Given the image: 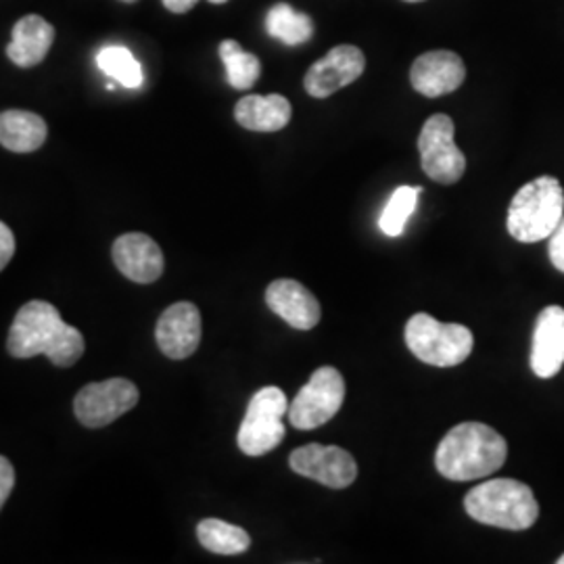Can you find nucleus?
<instances>
[{
  "instance_id": "obj_15",
  "label": "nucleus",
  "mask_w": 564,
  "mask_h": 564,
  "mask_svg": "<svg viewBox=\"0 0 564 564\" xmlns=\"http://www.w3.org/2000/svg\"><path fill=\"white\" fill-rule=\"evenodd\" d=\"M268 307L281 316L282 321L293 328L310 330L323 318L321 302L305 289L302 282L281 279L265 289Z\"/></svg>"
},
{
  "instance_id": "obj_16",
  "label": "nucleus",
  "mask_w": 564,
  "mask_h": 564,
  "mask_svg": "<svg viewBox=\"0 0 564 564\" xmlns=\"http://www.w3.org/2000/svg\"><path fill=\"white\" fill-rule=\"evenodd\" d=\"M113 262L126 279L139 284H151L163 274L162 249L142 232H128L116 239Z\"/></svg>"
},
{
  "instance_id": "obj_6",
  "label": "nucleus",
  "mask_w": 564,
  "mask_h": 564,
  "mask_svg": "<svg viewBox=\"0 0 564 564\" xmlns=\"http://www.w3.org/2000/svg\"><path fill=\"white\" fill-rule=\"evenodd\" d=\"M284 414H289L286 395L279 387H262L247 405V414L242 419L237 444L245 456L258 458L284 440Z\"/></svg>"
},
{
  "instance_id": "obj_12",
  "label": "nucleus",
  "mask_w": 564,
  "mask_h": 564,
  "mask_svg": "<svg viewBox=\"0 0 564 564\" xmlns=\"http://www.w3.org/2000/svg\"><path fill=\"white\" fill-rule=\"evenodd\" d=\"M155 339L163 356H167L170 360L191 358L202 343L199 307L191 302L170 305L158 321Z\"/></svg>"
},
{
  "instance_id": "obj_3",
  "label": "nucleus",
  "mask_w": 564,
  "mask_h": 564,
  "mask_svg": "<svg viewBox=\"0 0 564 564\" xmlns=\"http://www.w3.org/2000/svg\"><path fill=\"white\" fill-rule=\"evenodd\" d=\"M464 510L477 523L524 531L538 521L540 505L529 485L514 479H491L470 489Z\"/></svg>"
},
{
  "instance_id": "obj_24",
  "label": "nucleus",
  "mask_w": 564,
  "mask_h": 564,
  "mask_svg": "<svg viewBox=\"0 0 564 564\" xmlns=\"http://www.w3.org/2000/svg\"><path fill=\"white\" fill-rule=\"evenodd\" d=\"M423 193L421 186H398L391 195V199L387 202V207L381 214L379 226L387 237H400L405 228V223L410 220V216L416 209L419 195Z\"/></svg>"
},
{
  "instance_id": "obj_31",
  "label": "nucleus",
  "mask_w": 564,
  "mask_h": 564,
  "mask_svg": "<svg viewBox=\"0 0 564 564\" xmlns=\"http://www.w3.org/2000/svg\"><path fill=\"white\" fill-rule=\"evenodd\" d=\"M405 2H423V0H405Z\"/></svg>"
},
{
  "instance_id": "obj_10",
  "label": "nucleus",
  "mask_w": 564,
  "mask_h": 564,
  "mask_svg": "<svg viewBox=\"0 0 564 564\" xmlns=\"http://www.w3.org/2000/svg\"><path fill=\"white\" fill-rule=\"evenodd\" d=\"M289 466L293 473L330 489H345L358 479V464L339 445L310 444L297 447L289 456Z\"/></svg>"
},
{
  "instance_id": "obj_32",
  "label": "nucleus",
  "mask_w": 564,
  "mask_h": 564,
  "mask_svg": "<svg viewBox=\"0 0 564 564\" xmlns=\"http://www.w3.org/2000/svg\"><path fill=\"white\" fill-rule=\"evenodd\" d=\"M123 2H134V0H123Z\"/></svg>"
},
{
  "instance_id": "obj_29",
  "label": "nucleus",
  "mask_w": 564,
  "mask_h": 564,
  "mask_svg": "<svg viewBox=\"0 0 564 564\" xmlns=\"http://www.w3.org/2000/svg\"><path fill=\"white\" fill-rule=\"evenodd\" d=\"M209 2H214V4H224V2H228V0H209Z\"/></svg>"
},
{
  "instance_id": "obj_20",
  "label": "nucleus",
  "mask_w": 564,
  "mask_h": 564,
  "mask_svg": "<svg viewBox=\"0 0 564 564\" xmlns=\"http://www.w3.org/2000/svg\"><path fill=\"white\" fill-rule=\"evenodd\" d=\"M265 30L272 39L281 41L286 46H300L312 41L314 21L310 15L295 11L291 4L279 2L268 11Z\"/></svg>"
},
{
  "instance_id": "obj_22",
  "label": "nucleus",
  "mask_w": 564,
  "mask_h": 564,
  "mask_svg": "<svg viewBox=\"0 0 564 564\" xmlns=\"http://www.w3.org/2000/svg\"><path fill=\"white\" fill-rule=\"evenodd\" d=\"M218 53H220V59L224 61V67H226V80L232 88L247 90L260 78L262 63L256 55L242 51L239 42L224 41Z\"/></svg>"
},
{
  "instance_id": "obj_19",
  "label": "nucleus",
  "mask_w": 564,
  "mask_h": 564,
  "mask_svg": "<svg viewBox=\"0 0 564 564\" xmlns=\"http://www.w3.org/2000/svg\"><path fill=\"white\" fill-rule=\"evenodd\" d=\"M48 128L32 111L11 109L0 113V144L13 153L39 151L46 141Z\"/></svg>"
},
{
  "instance_id": "obj_21",
  "label": "nucleus",
  "mask_w": 564,
  "mask_h": 564,
  "mask_svg": "<svg viewBox=\"0 0 564 564\" xmlns=\"http://www.w3.org/2000/svg\"><path fill=\"white\" fill-rule=\"evenodd\" d=\"M197 538L205 550L223 556H237L251 545V538L245 529L220 519H205L197 524Z\"/></svg>"
},
{
  "instance_id": "obj_17",
  "label": "nucleus",
  "mask_w": 564,
  "mask_h": 564,
  "mask_svg": "<svg viewBox=\"0 0 564 564\" xmlns=\"http://www.w3.org/2000/svg\"><path fill=\"white\" fill-rule=\"evenodd\" d=\"M55 41V28L41 15L21 18L7 46V55L18 67H34L48 55Z\"/></svg>"
},
{
  "instance_id": "obj_23",
  "label": "nucleus",
  "mask_w": 564,
  "mask_h": 564,
  "mask_svg": "<svg viewBox=\"0 0 564 564\" xmlns=\"http://www.w3.org/2000/svg\"><path fill=\"white\" fill-rule=\"evenodd\" d=\"M97 65L105 76L120 82L126 88H141L144 80L141 63L126 46H105L97 55Z\"/></svg>"
},
{
  "instance_id": "obj_25",
  "label": "nucleus",
  "mask_w": 564,
  "mask_h": 564,
  "mask_svg": "<svg viewBox=\"0 0 564 564\" xmlns=\"http://www.w3.org/2000/svg\"><path fill=\"white\" fill-rule=\"evenodd\" d=\"M550 262L554 263L556 270L564 272V216L558 226L554 228V232L550 235Z\"/></svg>"
},
{
  "instance_id": "obj_13",
  "label": "nucleus",
  "mask_w": 564,
  "mask_h": 564,
  "mask_svg": "<svg viewBox=\"0 0 564 564\" xmlns=\"http://www.w3.org/2000/svg\"><path fill=\"white\" fill-rule=\"evenodd\" d=\"M466 78L464 61L452 51H429L414 61L410 82L416 93L437 99L458 90Z\"/></svg>"
},
{
  "instance_id": "obj_7",
  "label": "nucleus",
  "mask_w": 564,
  "mask_h": 564,
  "mask_svg": "<svg viewBox=\"0 0 564 564\" xmlns=\"http://www.w3.org/2000/svg\"><path fill=\"white\" fill-rule=\"evenodd\" d=\"M345 381L333 366L314 370L312 379L303 384L297 398L289 403V421L295 429L312 431L328 423L341 410Z\"/></svg>"
},
{
  "instance_id": "obj_30",
  "label": "nucleus",
  "mask_w": 564,
  "mask_h": 564,
  "mask_svg": "<svg viewBox=\"0 0 564 564\" xmlns=\"http://www.w3.org/2000/svg\"><path fill=\"white\" fill-rule=\"evenodd\" d=\"M558 564H564V554L561 556V558H558Z\"/></svg>"
},
{
  "instance_id": "obj_28",
  "label": "nucleus",
  "mask_w": 564,
  "mask_h": 564,
  "mask_svg": "<svg viewBox=\"0 0 564 564\" xmlns=\"http://www.w3.org/2000/svg\"><path fill=\"white\" fill-rule=\"evenodd\" d=\"M199 0H163V7L172 13H186L191 11Z\"/></svg>"
},
{
  "instance_id": "obj_11",
  "label": "nucleus",
  "mask_w": 564,
  "mask_h": 564,
  "mask_svg": "<svg viewBox=\"0 0 564 564\" xmlns=\"http://www.w3.org/2000/svg\"><path fill=\"white\" fill-rule=\"evenodd\" d=\"M366 57L358 46L341 44L326 53V57L316 61L305 74L303 86L310 97L326 99L347 84L358 80L364 74Z\"/></svg>"
},
{
  "instance_id": "obj_8",
  "label": "nucleus",
  "mask_w": 564,
  "mask_h": 564,
  "mask_svg": "<svg viewBox=\"0 0 564 564\" xmlns=\"http://www.w3.org/2000/svg\"><path fill=\"white\" fill-rule=\"evenodd\" d=\"M456 126L449 116L435 113L424 121L419 151L424 174L440 184H456L464 176L466 158L454 141Z\"/></svg>"
},
{
  "instance_id": "obj_5",
  "label": "nucleus",
  "mask_w": 564,
  "mask_h": 564,
  "mask_svg": "<svg viewBox=\"0 0 564 564\" xmlns=\"http://www.w3.org/2000/svg\"><path fill=\"white\" fill-rule=\"evenodd\" d=\"M405 345L421 362L452 368L473 354L475 337L463 324L440 323L421 312L405 324Z\"/></svg>"
},
{
  "instance_id": "obj_9",
  "label": "nucleus",
  "mask_w": 564,
  "mask_h": 564,
  "mask_svg": "<svg viewBox=\"0 0 564 564\" xmlns=\"http://www.w3.org/2000/svg\"><path fill=\"white\" fill-rule=\"evenodd\" d=\"M139 403V389L128 379H109L82 387L74 400L76 419L88 429L116 423Z\"/></svg>"
},
{
  "instance_id": "obj_26",
  "label": "nucleus",
  "mask_w": 564,
  "mask_h": 564,
  "mask_svg": "<svg viewBox=\"0 0 564 564\" xmlns=\"http://www.w3.org/2000/svg\"><path fill=\"white\" fill-rule=\"evenodd\" d=\"M13 487H15L13 464L9 463L4 456H0V510H2L4 502L9 500Z\"/></svg>"
},
{
  "instance_id": "obj_1",
  "label": "nucleus",
  "mask_w": 564,
  "mask_h": 564,
  "mask_svg": "<svg viewBox=\"0 0 564 564\" xmlns=\"http://www.w3.org/2000/svg\"><path fill=\"white\" fill-rule=\"evenodd\" d=\"M7 349L15 358L46 356L61 368L78 362L86 349L80 330L61 318L59 310L48 302H28L21 305L11 324Z\"/></svg>"
},
{
  "instance_id": "obj_18",
  "label": "nucleus",
  "mask_w": 564,
  "mask_h": 564,
  "mask_svg": "<svg viewBox=\"0 0 564 564\" xmlns=\"http://www.w3.org/2000/svg\"><path fill=\"white\" fill-rule=\"evenodd\" d=\"M235 118L251 132H279L291 121V102L282 95H249L237 102Z\"/></svg>"
},
{
  "instance_id": "obj_2",
  "label": "nucleus",
  "mask_w": 564,
  "mask_h": 564,
  "mask_svg": "<svg viewBox=\"0 0 564 564\" xmlns=\"http://www.w3.org/2000/svg\"><path fill=\"white\" fill-rule=\"evenodd\" d=\"M508 458L505 437L484 423H460L447 431L435 452V468L449 481H475L498 473Z\"/></svg>"
},
{
  "instance_id": "obj_27",
  "label": "nucleus",
  "mask_w": 564,
  "mask_h": 564,
  "mask_svg": "<svg viewBox=\"0 0 564 564\" xmlns=\"http://www.w3.org/2000/svg\"><path fill=\"white\" fill-rule=\"evenodd\" d=\"M13 256H15V237L7 224L0 223V272L7 268V263L11 262Z\"/></svg>"
},
{
  "instance_id": "obj_4",
  "label": "nucleus",
  "mask_w": 564,
  "mask_h": 564,
  "mask_svg": "<svg viewBox=\"0 0 564 564\" xmlns=\"http://www.w3.org/2000/svg\"><path fill=\"white\" fill-rule=\"evenodd\" d=\"M563 216V184L554 176H540L519 188L508 207L506 226L517 241L540 242L550 239Z\"/></svg>"
},
{
  "instance_id": "obj_14",
  "label": "nucleus",
  "mask_w": 564,
  "mask_h": 564,
  "mask_svg": "<svg viewBox=\"0 0 564 564\" xmlns=\"http://www.w3.org/2000/svg\"><path fill=\"white\" fill-rule=\"evenodd\" d=\"M564 364V310L547 305L538 316L531 345V370L540 379H552Z\"/></svg>"
}]
</instances>
